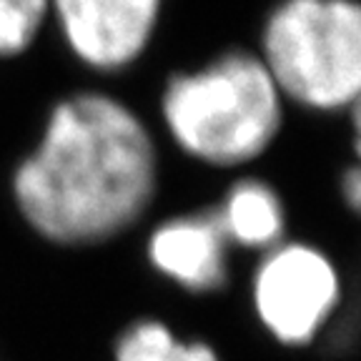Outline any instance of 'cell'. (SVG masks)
<instances>
[{"mask_svg": "<svg viewBox=\"0 0 361 361\" xmlns=\"http://www.w3.org/2000/svg\"><path fill=\"white\" fill-rule=\"evenodd\" d=\"M259 56L283 101L349 111L361 101V0H281L264 23Z\"/></svg>", "mask_w": 361, "mask_h": 361, "instance_id": "3957f363", "label": "cell"}, {"mask_svg": "<svg viewBox=\"0 0 361 361\" xmlns=\"http://www.w3.org/2000/svg\"><path fill=\"white\" fill-rule=\"evenodd\" d=\"M341 304V274L322 248L281 241L251 279V306L261 326L283 346L311 344Z\"/></svg>", "mask_w": 361, "mask_h": 361, "instance_id": "277c9868", "label": "cell"}, {"mask_svg": "<svg viewBox=\"0 0 361 361\" xmlns=\"http://www.w3.org/2000/svg\"><path fill=\"white\" fill-rule=\"evenodd\" d=\"M228 248L214 211H198L158 224L146 254L161 276L191 293H211L228 281Z\"/></svg>", "mask_w": 361, "mask_h": 361, "instance_id": "8992f818", "label": "cell"}, {"mask_svg": "<svg viewBox=\"0 0 361 361\" xmlns=\"http://www.w3.org/2000/svg\"><path fill=\"white\" fill-rule=\"evenodd\" d=\"M51 28V0H0V66L18 63Z\"/></svg>", "mask_w": 361, "mask_h": 361, "instance_id": "9c48e42d", "label": "cell"}, {"mask_svg": "<svg viewBox=\"0 0 361 361\" xmlns=\"http://www.w3.org/2000/svg\"><path fill=\"white\" fill-rule=\"evenodd\" d=\"M111 361H221V356L201 338L176 336L161 319H138L116 336Z\"/></svg>", "mask_w": 361, "mask_h": 361, "instance_id": "ba28073f", "label": "cell"}, {"mask_svg": "<svg viewBox=\"0 0 361 361\" xmlns=\"http://www.w3.org/2000/svg\"><path fill=\"white\" fill-rule=\"evenodd\" d=\"M349 123L354 164L341 173V198H344L351 214H356L361 219V101H356L349 108Z\"/></svg>", "mask_w": 361, "mask_h": 361, "instance_id": "30bf717a", "label": "cell"}, {"mask_svg": "<svg viewBox=\"0 0 361 361\" xmlns=\"http://www.w3.org/2000/svg\"><path fill=\"white\" fill-rule=\"evenodd\" d=\"M164 0H51V28L93 73H118L146 53Z\"/></svg>", "mask_w": 361, "mask_h": 361, "instance_id": "5b68a950", "label": "cell"}, {"mask_svg": "<svg viewBox=\"0 0 361 361\" xmlns=\"http://www.w3.org/2000/svg\"><path fill=\"white\" fill-rule=\"evenodd\" d=\"M281 90L259 53L228 51L169 78L161 118L171 141L198 164L238 169L264 156L283 126Z\"/></svg>", "mask_w": 361, "mask_h": 361, "instance_id": "7a4b0ae2", "label": "cell"}, {"mask_svg": "<svg viewBox=\"0 0 361 361\" xmlns=\"http://www.w3.org/2000/svg\"><path fill=\"white\" fill-rule=\"evenodd\" d=\"M3 183L13 216L35 241L63 251L101 246L138 224L156 198V138L121 98L73 90L48 106Z\"/></svg>", "mask_w": 361, "mask_h": 361, "instance_id": "6da1fadb", "label": "cell"}, {"mask_svg": "<svg viewBox=\"0 0 361 361\" xmlns=\"http://www.w3.org/2000/svg\"><path fill=\"white\" fill-rule=\"evenodd\" d=\"M228 246L269 251L283 241L286 211L274 188L261 178H238L226 191L221 206L214 211Z\"/></svg>", "mask_w": 361, "mask_h": 361, "instance_id": "52a82bcc", "label": "cell"}]
</instances>
